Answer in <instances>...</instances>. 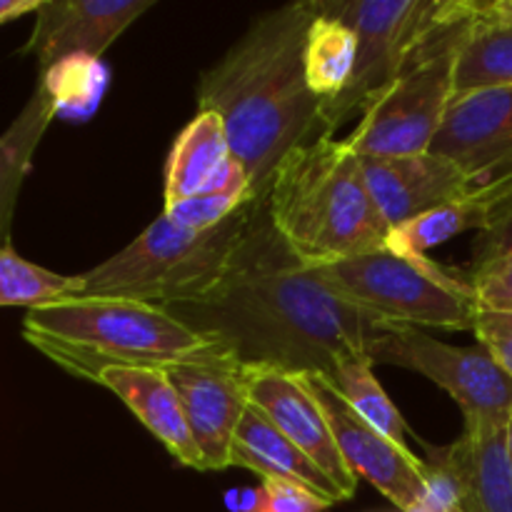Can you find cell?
Returning a JSON list of instances; mask_svg holds the SVG:
<instances>
[{
    "instance_id": "obj_1",
    "label": "cell",
    "mask_w": 512,
    "mask_h": 512,
    "mask_svg": "<svg viewBox=\"0 0 512 512\" xmlns=\"http://www.w3.org/2000/svg\"><path fill=\"white\" fill-rule=\"evenodd\" d=\"M170 313L248 368L333 375L393 323L340 298L275 233L258 205L233 270L200 303Z\"/></svg>"
},
{
    "instance_id": "obj_2",
    "label": "cell",
    "mask_w": 512,
    "mask_h": 512,
    "mask_svg": "<svg viewBox=\"0 0 512 512\" xmlns=\"http://www.w3.org/2000/svg\"><path fill=\"white\" fill-rule=\"evenodd\" d=\"M318 15L315 0L270 10L200 75L198 105L218 115L233 160L245 170L255 200L290 150L323 138L320 100L305 80V38Z\"/></svg>"
},
{
    "instance_id": "obj_3",
    "label": "cell",
    "mask_w": 512,
    "mask_h": 512,
    "mask_svg": "<svg viewBox=\"0 0 512 512\" xmlns=\"http://www.w3.org/2000/svg\"><path fill=\"white\" fill-rule=\"evenodd\" d=\"M268 215L310 268L388 248L393 233L370 195L363 160L333 135L285 155L268 190Z\"/></svg>"
},
{
    "instance_id": "obj_4",
    "label": "cell",
    "mask_w": 512,
    "mask_h": 512,
    "mask_svg": "<svg viewBox=\"0 0 512 512\" xmlns=\"http://www.w3.org/2000/svg\"><path fill=\"white\" fill-rule=\"evenodd\" d=\"M23 335L45 358L95 383L105 368H168L223 350L158 305L70 298L28 310Z\"/></svg>"
},
{
    "instance_id": "obj_5",
    "label": "cell",
    "mask_w": 512,
    "mask_h": 512,
    "mask_svg": "<svg viewBox=\"0 0 512 512\" xmlns=\"http://www.w3.org/2000/svg\"><path fill=\"white\" fill-rule=\"evenodd\" d=\"M260 203L253 200L210 230L183 228L163 213L120 253L83 273L80 298L138 300L165 310L200 303L233 270Z\"/></svg>"
},
{
    "instance_id": "obj_6",
    "label": "cell",
    "mask_w": 512,
    "mask_h": 512,
    "mask_svg": "<svg viewBox=\"0 0 512 512\" xmlns=\"http://www.w3.org/2000/svg\"><path fill=\"white\" fill-rule=\"evenodd\" d=\"M333 293L393 325L473 330L480 305L468 278L425 255L383 248L315 268Z\"/></svg>"
},
{
    "instance_id": "obj_7",
    "label": "cell",
    "mask_w": 512,
    "mask_h": 512,
    "mask_svg": "<svg viewBox=\"0 0 512 512\" xmlns=\"http://www.w3.org/2000/svg\"><path fill=\"white\" fill-rule=\"evenodd\" d=\"M323 13L358 35L355 68L343 93L320 105L325 133L350 115L368 113L405 70L415 50L443 25L463 15L465 0H315Z\"/></svg>"
},
{
    "instance_id": "obj_8",
    "label": "cell",
    "mask_w": 512,
    "mask_h": 512,
    "mask_svg": "<svg viewBox=\"0 0 512 512\" xmlns=\"http://www.w3.org/2000/svg\"><path fill=\"white\" fill-rule=\"evenodd\" d=\"M475 20V0H465L463 15L435 30L408 60L393 88L360 115L345 145L358 158H405L430 153L455 98V58Z\"/></svg>"
},
{
    "instance_id": "obj_9",
    "label": "cell",
    "mask_w": 512,
    "mask_h": 512,
    "mask_svg": "<svg viewBox=\"0 0 512 512\" xmlns=\"http://www.w3.org/2000/svg\"><path fill=\"white\" fill-rule=\"evenodd\" d=\"M373 363L420 373L460 405L468 430H505L512 415V378L483 345L458 348L420 328L390 325L368 345Z\"/></svg>"
},
{
    "instance_id": "obj_10",
    "label": "cell",
    "mask_w": 512,
    "mask_h": 512,
    "mask_svg": "<svg viewBox=\"0 0 512 512\" xmlns=\"http://www.w3.org/2000/svg\"><path fill=\"white\" fill-rule=\"evenodd\" d=\"M303 380L323 405L340 455L355 478L368 480L400 512L425 510L430 500L425 460H418L408 445L395 443L375 425L360 418L325 373H303Z\"/></svg>"
},
{
    "instance_id": "obj_11",
    "label": "cell",
    "mask_w": 512,
    "mask_h": 512,
    "mask_svg": "<svg viewBox=\"0 0 512 512\" xmlns=\"http://www.w3.org/2000/svg\"><path fill=\"white\" fill-rule=\"evenodd\" d=\"M183 403L205 470L230 468V450L248 400V370L225 350L163 368Z\"/></svg>"
},
{
    "instance_id": "obj_12",
    "label": "cell",
    "mask_w": 512,
    "mask_h": 512,
    "mask_svg": "<svg viewBox=\"0 0 512 512\" xmlns=\"http://www.w3.org/2000/svg\"><path fill=\"white\" fill-rule=\"evenodd\" d=\"M428 508L512 512V463L505 430H463L450 448L425 463Z\"/></svg>"
},
{
    "instance_id": "obj_13",
    "label": "cell",
    "mask_w": 512,
    "mask_h": 512,
    "mask_svg": "<svg viewBox=\"0 0 512 512\" xmlns=\"http://www.w3.org/2000/svg\"><path fill=\"white\" fill-rule=\"evenodd\" d=\"M248 400L260 410L285 438L298 445L330 483L350 500L358 488V478L340 455L333 428L323 405L305 385L303 375L275 368H248Z\"/></svg>"
},
{
    "instance_id": "obj_14",
    "label": "cell",
    "mask_w": 512,
    "mask_h": 512,
    "mask_svg": "<svg viewBox=\"0 0 512 512\" xmlns=\"http://www.w3.org/2000/svg\"><path fill=\"white\" fill-rule=\"evenodd\" d=\"M430 153L458 165L475 188L512 173V85L450 100Z\"/></svg>"
},
{
    "instance_id": "obj_15",
    "label": "cell",
    "mask_w": 512,
    "mask_h": 512,
    "mask_svg": "<svg viewBox=\"0 0 512 512\" xmlns=\"http://www.w3.org/2000/svg\"><path fill=\"white\" fill-rule=\"evenodd\" d=\"M155 0H43L23 53L35 55L40 73L73 55L98 58Z\"/></svg>"
},
{
    "instance_id": "obj_16",
    "label": "cell",
    "mask_w": 512,
    "mask_h": 512,
    "mask_svg": "<svg viewBox=\"0 0 512 512\" xmlns=\"http://www.w3.org/2000/svg\"><path fill=\"white\" fill-rule=\"evenodd\" d=\"M370 195L390 230L468 198L475 180L443 155L423 153L405 158H360Z\"/></svg>"
},
{
    "instance_id": "obj_17",
    "label": "cell",
    "mask_w": 512,
    "mask_h": 512,
    "mask_svg": "<svg viewBox=\"0 0 512 512\" xmlns=\"http://www.w3.org/2000/svg\"><path fill=\"white\" fill-rule=\"evenodd\" d=\"M95 383L118 395L130 413L168 448L178 463L205 470L203 455L195 445L190 425L185 420L178 390L158 368H105L95 375Z\"/></svg>"
},
{
    "instance_id": "obj_18",
    "label": "cell",
    "mask_w": 512,
    "mask_h": 512,
    "mask_svg": "<svg viewBox=\"0 0 512 512\" xmlns=\"http://www.w3.org/2000/svg\"><path fill=\"white\" fill-rule=\"evenodd\" d=\"M230 465L253 470L263 480H285L300 485L328 505L343 503V493L330 483L328 475L298 448L290 443L255 405L245 408L243 420L235 433Z\"/></svg>"
},
{
    "instance_id": "obj_19",
    "label": "cell",
    "mask_w": 512,
    "mask_h": 512,
    "mask_svg": "<svg viewBox=\"0 0 512 512\" xmlns=\"http://www.w3.org/2000/svg\"><path fill=\"white\" fill-rule=\"evenodd\" d=\"M233 165L223 120L210 110H198L183 133L175 138L165 163V210L213 188Z\"/></svg>"
},
{
    "instance_id": "obj_20",
    "label": "cell",
    "mask_w": 512,
    "mask_h": 512,
    "mask_svg": "<svg viewBox=\"0 0 512 512\" xmlns=\"http://www.w3.org/2000/svg\"><path fill=\"white\" fill-rule=\"evenodd\" d=\"M55 115H58L55 103L50 100L48 90L38 83L18 118L0 135V243H10V223H13L18 193L25 175L30 173L35 150Z\"/></svg>"
},
{
    "instance_id": "obj_21",
    "label": "cell",
    "mask_w": 512,
    "mask_h": 512,
    "mask_svg": "<svg viewBox=\"0 0 512 512\" xmlns=\"http://www.w3.org/2000/svg\"><path fill=\"white\" fill-rule=\"evenodd\" d=\"M512 85V25L490 20L475 0V20L455 58V98Z\"/></svg>"
},
{
    "instance_id": "obj_22",
    "label": "cell",
    "mask_w": 512,
    "mask_h": 512,
    "mask_svg": "<svg viewBox=\"0 0 512 512\" xmlns=\"http://www.w3.org/2000/svg\"><path fill=\"white\" fill-rule=\"evenodd\" d=\"M318 8V3H315ZM358 55V35L343 20L323 13L310 23L305 38V80L320 105L338 98L348 85Z\"/></svg>"
},
{
    "instance_id": "obj_23",
    "label": "cell",
    "mask_w": 512,
    "mask_h": 512,
    "mask_svg": "<svg viewBox=\"0 0 512 512\" xmlns=\"http://www.w3.org/2000/svg\"><path fill=\"white\" fill-rule=\"evenodd\" d=\"M490 225V205L478 193H470L468 198L455 200L438 210L420 215L410 223L400 225L390 233L388 248L405 255H425L430 248L448 243L450 238L468 230L483 233Z\"/></svg>"
},
{
    "instance_id": "obj_24",
    "label": "cell",
    "mask_w": 512,
    "mask_h": 512,
    "mask_svg": "<svg viewBox=\"0 0 512 512\" xmlns=\"http://www.w3.org/2000/svg\"><path fill=\"white\" fill-rule=\"evenodd\" d=\"M83 295V275H60L0 243V308H40Z\"/></svg>"
},
{
    "instance_id": "obj_25",
    "label": "cell",
    "mask_w": 512,
    "mask_h": 512,
    "mask_svg": "<svg viewBox=\"0 0 512 512\" xmlns=\"http://www.w3.org/2000/svg\"><path fill=\"white\" fill-rule=\"evenodd\" d=\"M373 368L375 363L368 355H353V358L343 360L328 378L333 380V385L338 388V393L343 395L345 403H348L360 418L368 420L370 425H375L380 433L393 438L395 443L405 445L408 425H405L403 415L395 408L393 400L388 398L383 385L378 383Z\"/></svg>"
},
{
    "instance_id": "obj_26",
    "label": "cell",
    "mask_w": 512,
    "mask_h": 512,
    "mask_svg": "<svg viewBox=\"0 0 512 512\" xmlns=\"http://www.w3.org/2000/svg\"><path fill=\"white\" fill-rule=\"evenodd\" d=\"M40 85L55 103V113L85 118L98 108L108 85V70L98 58L73 55L40 73Z\"/></svg>"
},
{
    "instance_id": "obj_27",
    "label": "cell",
    "mask_w": 512,
    "mask_h": 512,
    "mask_svg": "<svg viewBox=\"0 0 512 512\" xmlns=\"http://www.w3.org/2000/svg\"><path fill=\"white\" fill-rule=\"evenodd\" d=\"M253 185H250L248 175L233 160L228 175L213 188L203 190V193L193 195L185 203L175 205V208L163 210L175 225H183L190 230H210L215 225L225 223L230 215L243 210L245 205L253 203Z\"/></svg>"
},
{
    "instance_id": "obj_28",
    "label": "cell",
    "mask_w": 512,
    "mask_h": 512,
    "mask_svg": "<svg viewBox=\"0 0 512 512\" xmlns=\"http://www.w3.org/2000/svg\"><path fill=\"white\" fill-rule=\"evenodd\" d=\"M473 333L478 345H483L495 363L512 378V313L510 310H485L475 315Z\"/></svg>"
},
{
    "instance_id": "obj_29",
    "label": "cell",
    "mask_w": 512,
    "mask_h": 512,
    "mask_svg": "<svg viewBox=\"0 0 512 512\" xmlns=\"http://www.w3.org/2000/svg\"><path fill=\"white\" fill-rule=\"evenodd\" d=\"M470 283H473L480 308L512 313V255H505L470 273Z\"/></svg>"
},
{
    "instance_id": "obj_30",
    "label": "cell",
    "mask_w": 512,
    "mask_h": 512,
    "mask_svg": "<svg viewBox=\"0 0 512 512\" xmlns=\"http://www.w3.org/2000/svg\"><path fill=\"white\" fill-rule=\"evenodd\" d=\"M512 255V200L500 205L490 218V225L478 233L473 248V270L485 268V265L495 263V260Z\"/></svg>"
},
{
    "instance_id": "obj_31",
    "label": "cell",
    "mask_w": 512,
    "mask_h": 512,
    "mask_svg": "<svg viewBox=\"0 0 512 512\" xmlns=\"http://www.w3.org/2000/svg\"><path fill=\"white\" fill-rule=\"evenodd\" d=\"M260 512H323L330 508L323 498L285 480H263Z\"/></svg>"
},
{
    "instance_id": "obj_32",
    "label": "cell",
    "mask_w": 512,
    "mask_h": 512,
    "mask_svg": "<svg viewBox=\"0 0 512 512\" xmlns=\"http://www.w3.org/2000/svg\"><path fill=\"white\" fill-rule=\"evenodd\" d=\"M260 503H263V490L260 488L230 490L225 495V505L230 512H260Z\"/></svg>"
},
{
    "instance_id": "obj_33",
    "label": "cell",
    "mask_w": 512,
    "mask_h": 512,
    "mask_svg": "<svg viewBox=\"0 0 512 512\" xmlns=\"http://www.w3.org/2000/svg\"><path fill=\"white\" fill-rule=\"evenodd\" d=\"M40 3L43 0H0V25L28 13H38Z\"/></svg>"
},
{
    "instance_id": "obj_34",
    "label": "cell",
    "mask_w": 512,
    "mask_h": 512,
    "mask_svg": "<svg viewBox=\"0 0 512 512\" xmlns=\"http://www.w3.org/2000/svg\"><path fill=\"white\" fill-rule=\"evenodd\" d=\"M478 8L485 18L512 25V0H483L478 3Z\"/></svg>"
},
{
    "instance_id": "obj_35",
    "label": "cell",
    "mask_w": 512,
    "mask_h": 512,
    "mask_svg": "<svg viewBox=\"0 0 512 512\" xmlns=\"http://www.w3.org/2000/svg\"><path fill=\"white\" fill-rule=\"evenodd\" d=\"M505 443H508V455H510V463H512V415L508 420V428H505Z\"/></svg>"
},
{
    "instance_id": "obj_36",
    "label": "cell",
    "mask_w": 512,
    "mask_h": 512,
    "mask_svg": "<svg viewBox=\"0 0 512 512\" xmlns=\"http://www.w3.org/2000/svg\"><path fill=\"white\" fill-rule=\"evenodd\" d=\"M425 508H428V505H425ZM430 512H460V510L458 508H445V510H430Z\"/></svg>"
}]
</instances>
